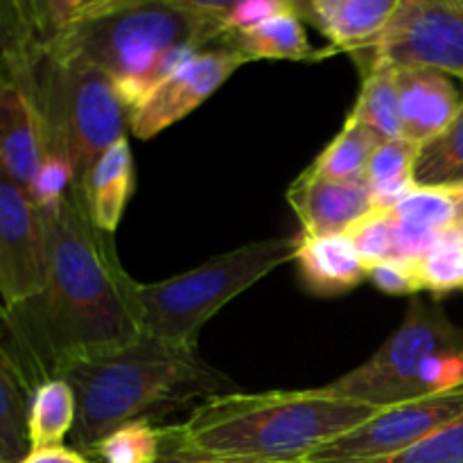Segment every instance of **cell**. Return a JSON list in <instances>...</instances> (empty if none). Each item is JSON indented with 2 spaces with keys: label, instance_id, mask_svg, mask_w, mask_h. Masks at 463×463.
<instances>
[{
  "label": "cell",
  "instance_id": "obj_1",
  "mask_svg": "<svg viewBox=\"0 0 463 463\" xmlns=\"http://www.w3.org/2000/svg\"><path fill=\"white\" fill-rule=\"evenodd\" d=\"M48 242V276L36 297L7 310L5 353L25 389L61 378L143 337L134 285L113 238L90 222L80 185L41 208Z\"/></svg>",
  "mask_w": 463,
  "mask_h": 463
},
{
  "label": "cell",
  "instance_id": "obj_2",
  "mask_svg": "<svg viewBox=\"0 0 463 463\" xmlns=\"http://www.w3.org/2000/svg\"><path fill=\"white\" fill-rule=\"evenodd\" d=\"M222 39V3L86 0L54 45L104 72L131 111L163 77Z\"/></svg>",
  "mask_w": 463,
  "mask_h": 463
},
{
  "label": "cell",
  "instance_id": "obj_3",
  "mask_svg": "<svg viewBox=\"0 0 463 463\" xmlns=\"http://www.w3.org/2000/svg\"><path fill=\"white\" fill-rule=\"evenodd\" d=\"M77 398L72 448L81 455L113 430L134 420L170 414L190 401L240 392L238 384L208 364L197 346L143 335L136 342L81 362L61 375Z\"/></svg>",
  "mask_w": 463,
  "mask_h": 463
},
{
  "label": "cell",
  "instance_id": "obj_4",
  "mask_svg": "<svg viewBox=\"0 0 463 463\" xmlns=\"http://www.w3.org/2000/svg\"><path fill=\"white\" fill-rule=\"evenodd\" d=\"M375 407L319 389L226 393L199 402L163 437L188 450L251 463H303L312 452L364 423Z\"/></svg>",
  "mask_w": 463,
  "mask_h": 463
},
{
  "label": "cell",
  "instance_id": "obj_5",
  "mask_svg": "<svg viewBox=\"0 0 463 463\" xmlns=\"http://www.w3.org/2000/svg\"><path fill=\"white\" fill-rule=\"evenodd\" d=\"M7 63L34 104L45 158L66 163L72 185H81L93 163L129 131V109L113 81L54 43Z\"/></svg>",
  "mask_w": 463,
  "mask_h": 463
},
{
  "label": "cell",
  "instance_id": "obj_6",
  "mask_svg": "<svg viewBox=\"0 0 463 463\" xmlns=\"http://www.w3.org/2000/svg\"><path fill=\"white\" fill-rule=\"evenodd\" d=\"M297 249L298 235L258 240L165 280H136L134 301L140 330L163 342L197 346L199 333L211 317L271 271L292 262Z\"/></svg>",
  "mask_w": 463,
  "mask_h": 463
},
{
  "label": "cell",
  "instance_id": "obj_7",
  "mask_svg": "<svg viewBox=\"0 0 463 463\" xmlns=\"http://www.w3.org/2000/svg\"><path fill=\"white\" fill-rule=\"evenodd\" d=\"M452 351H463V330L439 303L411 297L402 324L364 364L317 389L326 396L387 410L430 396L423 387V366L439 353Z\"/></svg>",
  "mask_w": 463,
  "mask_h": 463
},
{
  "label": "cell",
  "instance_id": "obj_8",
  "mask_svg": "<svg viewBox=\"0 0 463 463\" xmlns=\"http://www.w3.org/2000/svg\"><path fill=\"white\" fill-rule=\"evenodd\" d=\"M362 68L383 59L396 68L463 75V0H401L378 43L355 54Z\"/></svg>",
  "mask_w": 463,
  "mask_h": 463
},
{
  "label": "cell",
  "instance_id": "obj_9",
  "mask_svg": "<svg viewBox=\"0 0 463 463\" xmlns=\"http://www.w3.org/2000/svg\"><path fill=\"white\" fill-rule=\"evenodd\" d=\"M463 416V384L378 410L364 423L312 452L307 463H373L416 446Z\"/></svg>",
  "mask_w": 463,
  "mask_h": 463
},
{
  "label": "cell",
  "instance_id": "obj_10",
  "mask_svg": "<svg viewBox=\"0 0 463 463\" xmlns=\"http://www.w3.org/2000/svg\"><path fill=\"white\" fill-rule=\"evenodd\" d=\"M48 276V242L41 208L0 165V303L5 310L30 301Z\"/></svg>",
  "mask_w": 463,
  "mask_h": 463
},
{
  "label": "cell",
  "instance_id": "obj_11",
  "mask_svg": "<svg viewBox=\"0 0 463 463\" xmlns=\"http://www.w3.org/2000/svg\"><path fill=\"white\" fill-rule=\"evenodd\" d=\"M249 59L229 45H211L185 59L175 72L163 77L129 111V131L140 140H149L184 120L199 104L206 102L235 71Z\"/></svg>",
  "mask_w": 463,
  "mask_h": 463
},
{
  "label": "cell",
  "instance_id": "obj_12",
  "mask_svg": "<svg viewBox=\"0 0 463 463\" xmlns=\"http://www.w3.org/2000/svg\"><path fill=\"white\" fill-rule=\"evenodd\" d=\"M288 202L301 222L303 235H344L375 211L366 179H324L310 170L289 185Z\"/></svg>",
  "mask_w": 463,
  "mask_h": 463
},
{
  "label": "cell",
  "instance_id": "obj_13",
  "mask_svg": "<svg viewBox=\"0 0 463 463\" xmlns=\"http://www.w3.org/2000/svg\"><path fill=\"white\" fill-rule=\"evenodd\" d=\"M45 161L43 134L25 86L0 59V165L30 190Z\"/></svg>",
  "mask_w": 463,
  "mask_h": 463
},
{
  "label": "cell",
  "instance_id": "obj_14",
  "mask_svg": "<svg viewBox=\"0 0 463 463\" xmlns=\"http://www.w3.org/2000/svg\"><path fill=\"white\" fill-rule=\"evenodd\" d=\"M401 0H292L303 23L321 32L330 48L351 57L378 43Z\"/></svg>",
  "mask_w": 463,
  "mask_h": 463
},
{
  "label": "cell",
  "instance_id": "obj_15",
  "mask_svg": "<svg viewBox=\"0 0 463 463\" xmlns=\"http://www.w3.org/2000/svg\"><path fill=\"white\" fill-rule=\"evenodd\" d=\"M398 111L402 138L425 145L459 116L463 98L450 77L428 68H398Z\"/></svg>",
  "mask_w": 463,
  "mask_h": 463
},
{
  "label": "cell",
  "instance_id": "obj_16",
  "mask_svg": "<svg viewBox=\"0 0 463 463\" xmlns=\"http://www.w3.org/2000/svg\"><path fill=\"white\" fill-rule=\"evenodd\" d=\"M294 262L303 283L317 297H339L369 280V267L348 235H298Z\"/></svg>",
  "mask_w": 463,
  "mask_h": 463
},
{
  "label": "cell",
  "instance_id": "obj_17",
  "mask_svg": "<svg viewBox=\"0 0 463 463\" xmlns=\"http://www.w3.org/2000/svg\"><path fill=\"white\" fill-rule=\"evenodd\" d=\"M398 233V260L416 262L441 235L459 222L450 190L411 188L396 206L389 208Z\"/></svg>",
  "mask_w": 463,
  "mask_h": 463
},
{
  "label": "cell",
  "instance_id": "obj_18",
  "mask_svg": "<svg viewBox=\"0 0 463 463\" xmlns=\"http://www.w3.org/2000/svg\"><path fill=\"white\" fill-rule=\"evenodd\" d=\"M134 154L129 140L122 138L107 149L80 185L90 222L104 233L113 235L120 226L131 194H134Z\"/></svg>",
  "mask_w": 463,
  "mask_h": 463
},
{
  "label": "cell",
  "instance_id": "obj_19",
  "mask_svg": "<svg viewBox=\"0 0 463 463\" xmlns=\"http://www.w3.org/2000/svg\"><path fill=\"white\" fill-rule=\"evenodd\" d=\"M220 45H229V48L238 50L240 54L249 59V61H258V59H276V61H321L337 50L328 48H315L307 39V32L298 14L294 12L292 0L285 12L276 14V16L267 18L253 30L242 32V34H229L220 41Z\"/></svg>",
  "mask_w": 463,
  "mask_h": 463
},
{
  "label": "cell",
  "instance_id": "obj_20",
  "mask_svg": "<svg viewBox=\"0 0 463 463\" xmlns=\"http://www.w3.org/2000/svg\"><path fill=\"white\" fill-rule=\"evenodd\" d=\"M362 89L357 93L348 120L373 129L380 138H402L401 111H398V68L389 61L375 59L362 68Z\"/></svg>",
  "mask_w": 463,
  "mask_h": 463
},
{
  "label": "cell",
  "instance_id": "obj_21",
  "mask_svg": "<svg viewBox=\"0 0 463 463\" xmlns=\"http://www.w3.org/2000/svg\"><path fill=\"white\" fill-rule=\"evenodd\" d=\"M75 420L77 398L71 383L63 378L45 380L30 396V414H27L30 450L63 446V439L75 430Z\"/></svg>",
  "mask_w": 463,
  "mask_h": 463
},
{
  "label": "cell",
  "instance_id": "obj_22",
  "mask_svg": "<svg viewBox=\"0 0 463 463\" xmlns=\"http://www.w3.org/2000/svg\"><path fill=\"white\" fill-rule=\"evenodd\" d=\"M420 145L407 138L383 140L366 167V181L373 193L375 208H392L416 188L414 167Z\"/></svg>",
  "mask_w": 463,
  "mask_h": 463
},
{
  "label": "cell",
  "instance_id": "obj_23",
  "mask_svg": "<svg viewBox=\"0 0 463 463\" xmlns=\"http://www.w3.org/2000/svg\"><path fill=\"white\" fill-rule=\"evenodd\" d=\"M383 140L384 138H380L373 129L346 118L339 134L326 145L324 152L315 158L307 170L324 179H366L371 156L383 145Z\"/></svg>",
  "mask_w": 463,
  "mask_h": 463
},
{
  "label": "cell",
  "instance_id": "obj_24",
  "mask_svg": "<svg viewBox=\"0 0 463 463\" xmlns=\"http://www.w3.org/2000/svg\"><path fill=\"white\" fill-rule=\"evenodd\" d=\"M30 392L23 384L16 366L0 346V461L21 463L30 452L27 439Z\"/></svg>",
  "mask_w": 463,
  "mask_h": 463
},
{
  "label": "cell",
  "instance_id": "obj_25",
  "mask_svg": "<svg viewBox=\"0 0 463 463\" xmlns=\"http://www.w3.org/2000/svg\"><path fill=\"white\" fill-rule=\"evenodd\" d=\"M414 184L419 188H463V107L443 134L420 145Z\"/></svg>",
  "mask_w": 463,
  "mask_h": 463
},
{
  "label": "cell",
  "instance_id": "obj_26",
  "mask_svg": "<svg viewBox=\"0 0 463 463\" xmlns=\"http://www.w3.org/2000/svg\"><path fill=\"white\" fill-rule=\"evenodd\" d=\"M163 452V430L152 420H134L102 439L89 459L93 463H156Z\"/></svg>",
  "mask_w": 463,
  "mask_h": 463
},
{
  "label": "cell",
  "instance_id": "obj_27",
  "mask_svg": "<svg viewBox=\"0 0 463 463\" xmlns=\"http://www.w3.org/2000/svg\"><path fill=\"white\" fill-rule=\"evenodd\" d=\"M416 276L423 292L446 297L463 292V249L455 229L437 240L419 260L414 262Z\"/></svg>",
  "mask_w": 463,
  "mask_h": 463
},
{
  "label": "cell",
  "instance_id": "obj_28",
  "mask_svg": "<svg viewBox=\"0 0 463 463\" xmlns=\"http://www.w3.org/2000/svg\"><path fill=\"white\" fill-rule=\"evenodd\" d=\"M348 240L366 267L398 260V233L389 208H375L348 231Z\"/></svg>",
  "mask_w": 463,
  "mask_h": 463
},
{
  "label": "cell",
  "instance_id": "obj_29",
  "mask_svg": "<svg viewBox=\"0 0 463 463\" xmlns=\"http://www.w3.org/2000/svg\"><path fill=\"white\" fill-rule=\"evenodd\" d=\"M373 463H463V416L416 446Z\"/></svg>",
  "mask_w": 463,
  "mask_h": 463
},
{
  "label": "cell",
  "instance_id": "obj_30",
  "mask_svg": "<svg viewBox=\"0 0 463 463\" xmlns=\"http://www.w3.org/2000/svg\"><path fill=\"white\" fill-rule=\"evenodd\" d=\"M289 0H242V3H222V25L224 36L242 34L253 30L267 18L285 12Z\"/></svg>",
  "mask_w": 463,
  "mask_h": 463
},
{
  "label": "cell",
  "instance_id": "obj_31",
  "mask_svg": "<svg viewBox=\"0 0 463 463\" xmlns=\"http://www.w3.org/2000/svg\"><path fill=\"white\" fill-rule=\"evenodd\" d=\"M369 280L389 297H416L420 289L414 262L387 260L369 267Z\"/></svg>",
  "mask_w": 463,
  "mask_h": 463
},
{
  "label": "cell",
  "instance_id": "obj_32",
  "mask_svg": "<svg viewBox=\"0 0 463 463\" xmlns=\"http://www.w3.org/2000/svg\"><path fill=\"white\" fill-rule=\"evenodd\" d=\"M156 463H251V461L226 459V457H215V455H206V452L188 450V448L176 446V443L167 441V439L163 437V452H161V459Z\"/></svg>",
  "mask_w": 463,
  "mask_h": 463
},
{
  "label": "cell",
  "instance_id": "obj_33",
  "mask_svg": "<svg viewBox=\"0 0 463 463\" xmlns=\"http://www.w3.org/2000/svg\"><path fill=\"white\" fill-rule=\"evenodd\" d=\"M21 463H93L80 450L68 446L41 448V450H30L23 457Z\"/></svg>",
  "mask_w": 463,
  "mask_h": 463
},
{
  "label": "cell",
  "instance_id": "obj_34",
  "mask_svg": "<svg viewBox=\"0 0 463 463\" xmlns=\"http://www.w3.org/2000/svg\"><path fill=\"white\" fill-rule=\"evenodd\" d=\"M5 335H7V310H5V306L0 303V346L5 344Z\"/></svg>",
  "mask_w": 463,
  "mask_h": 463
},
{
  "label": "cell",
  "instance_id": "obj_35",
  "mask_svg": "<svg viewBox=\"0 0 463 463\" xmlns=\"http://www.w3.org/2000/svg\"><path fill=\"white\" fill-rule=\"evenodd\" d=\"M452 197H455V203H457V217H459V222L463 220V188H455L450 190Z\"/></svg>",
  "mask_w": 463,
  "mask_h": 463
},
{
  "label": "cell",
  "instance_id": "obj_36",
  "mask_svg": "<svg viewBox=\"0 0 463 463\" xmlns=\"http://www.w3.org/2000/svg\"><path fill=\"white\" fill-rule=\"evenodd\" d=\"M455 235H457V240H459V244H461V249H463V220H461V222H457V226H455Z\"/></svg>",
  "mask_w": 463,
  "mask_h": 463
},
{
  "label": "cell",
  "instance_id": "obj_37",
  "mask_svg": "<svg viewBox=\"0 0 463 463\" xmlns=\"http://www.w3.org/2000/svg\"><path fill=\"white\" fill-rule=\"evenodd\" d=\"M459 80H461V81H463V75H461V77H459Z\"/></svg>",
  "mask_w": 463,
  "mask_h": 463
},
{
  "label": "cell",
  "instance_id": "obj_38",
  "mask_svg": "<svg viewBox=\"0 0 463 463\" xmlns=\"http://www.w3.org/2000/svg\"><path fill=\"white\" fill-rule=\"evenodd\" d=\"M0 463H3V461H0Z\"/></svg>",
  "mask_w": 463,
  "mask_h": 463
}]
</instances>
